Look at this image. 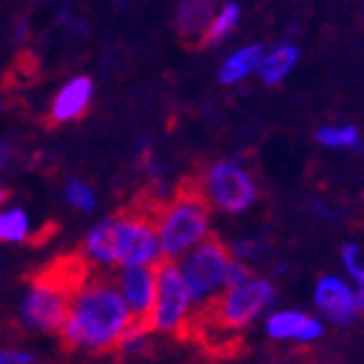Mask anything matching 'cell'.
I'll list each match as a JSON object with an SVG mask.
<instances>
[{"label":"cell","mask_w":364,"mask_h":364,"mask_svg":"<svg viewBox=\"0 0 364 364\" xmlns=\"http://www.w3.org/2000/svg\"><path fill=\"white\" fill-rule=\"evenodd\" d=\"M133 323L117 281L89 276L70 302L68 318L58 331L65 351L107 354L120 346L122 336Z\"/></svg>","instance_id":"cell-1"},{"label":"cell","mask_w":364,"mask_h":364,"mask_svg":"<svg viewBox=\"0 0 364 364\" xmlns=\"http://www.w3.org/2000/svg\"><path fill=\"white\" fill-rule=\"evenodd\" d=\"M208 235H211L208 200L196 188L180 190L175 200L156 213V237H159L161 258L180 260Z\"/></svg>","instance_id":"cell-2"},{"label":"cell","mask_w":364,"mask_h":364,"mask_svg":"<svg viewBox=\"0 0 364 364\" xmlns=\"http://www.w3.org/2000/svg\"><path fill=\"white\" fill-rule=\"evenodd\" d=\"M229 260H232L229 247L219 240H213L211 235L180 258L177 266L182 271V279H185V287H188L196 310H205L224 291Z\"/></svg>","instance_id":"cell-3"},{"label":"cell","mask_w":364,"mask_h":364,"mask_svg":"<svg viewBox=\"0 0 364 364\" xmlns=\"http://www.w3.org/2000/svg\"><path fill=\"white\" fill-rule=\"evenodd\" d=\"M156 213L149 208L120 211L112 221L114 266H156L161 260Z\"/></svg>","instance_id":"cell-4"},{"label":"cell","mask_w":364,"mask_h":364,"mask_svg":"<svg viewBox=\"0 0 364 364\" xmlns=\"http://www.w3.org/2000/svg\"><path fill=\"white\" fill-rule=\"evenodd\" d=\"M273 299H276V289L271 281L252 273L242 284L224 289L205 310L216 326L227 328V331H240V328L250 326L255 318H260L273 304Z\"/></svg>","instance_id":"cell-5"},{"label":"cell","mask_w":364,"mask_h":364,"mask_svg":"<svg viewBox=\"0 0 364 364\" xmlns=\"http://www.w3.org/2000/svg\"><path fill=\"white\" fill-rule=\"evenodd\" d=\"M156 296L149 315V331L156 333H182L193 318V299L185 287L177 260L161 258L156 263Z\"/></svg>","instance_id":"cell-6"},{"label":"cell","mask_w":364,"mask_h":364,"mask_svg":"<svg viewBox=\"0 0 364 364\" xmlns=\"http://www.w3.org/2000/svg\"><path fill=\"white\" fill-rule=\"evenodd\" d=\"M200 193L208 200V205L219 211L245 213L258 200V182L245 164L235 159H221L205 169Z\"/></svg>","instance_id":"cell-7"},{"label":"cell","mask_w":364,"mask_h":364,"mask_svg":"<svg viewBox=\"0 0 364 364\" xmlns=\"http://www.w3.org/2000/svg\"><path fill=\"white\" fill-rule=\"evenodd\" d=\"M73 296H76L73 289L63 287V284L47 279L37 271L29 281V294L23 302V320L39 331L58 333L68 318Z\"/></svg>","instance_id":"cell-8"},{"label":"cell","mask_w":364,"mask_h":364,"mask_svg":"<svg viewBox=\"0 0 364 364\" xmlns=\"http://www.w3.org/2000/svg\"><path fill=\"white\" fill-rule=\"evenodd\" d=\"M312 304L323 318H328V323L336 326H349L359 318L354 284L341 276H320L312 289Z\"/></svg>","instance_id":"cell-9"},{"label":"cell","mask_w":364,"mask_h":364,"mask_svg":"<svg viewBox=\"0 0 364 364\" xmlns=\"http://www.w3.org/2000/svg\"><path fill=\"white\" fill-rule=\"evenodd\" d=\"M117 287L120 294L128 304L133 323L149 328V315L154 307V296H156V268L154 266H122L117 276Z\"/></svg>","instance_id":"cell-10"},{"label":"cell","mask_w":364,"mask_h":364,"mask_svg":"<svg viewBox=\"0 0 364 364\" xmlns=\"http://www.w3.org/2000/svg\"><path fill=\"white\" fill-rule=\"evenodd\" d=\"M263 328H266V336L273 341L315 343L326 333L323 320L312 318L302 310H273L266 318Z\"/></svg>","instance_id":"cell-11"},{"label":"cell","mask_w":364,"mask_h":364,"mask_svg":"<svg viewBox=\"0 0 364 364\" xmlns=\"http://www.w3.org/2000/svg\"><path fill=\"white\" fill-rule=\"evenodd\" d=\"M296 63H299V47L294 42H279L271 50H263V58H260L255 73L266 86H279L281 81H287L291 76Z\"/></svg>","instance_id":"cell-12"},{"label":"cell","mask_w":364,"mask_h":364,"mask_svg":"<svg viewBox=\"0 0 364 364\" xmlns=\"http://www.w3.org/2000/svg\"><path fill=\"white\" fill-rule=\"evenodd\" d=\"M89 99H91V78L86 76L73 78L68 86H63V91L55 99L50 125H60V122H68L73 117H78L86 109Z\"/></svg>","instance_id":"cell-13"},{"label":"cell","mask_w":364,"mask_h":364,"mask_svg":"<svg viewBox=\"0 0 364 364\" xmlns=\"http://www.w3.org/2000/svg\"><path fill=\"white\" fill-rule=\"evenodd\" d=\"M219 0H180L177 6V29L185 39L200 42L203 31L208 29Z\"/></svg>","instance_id":"cell-14"},{"label":"cell","mask_w":364,"mask_h":364,"mask_svg":"<svg viewBox=\"0 0 364 364\" xmlns=\"http://www.w3.org/2000/svg\"><path fill=\"white\" fill-rule=\"evenodd\" d=\"M263 45H247L240 47L235 53L229 55L227 60L221 63L219 68V81L227 86H235L240 81H245L247 76H252L260 65V58H263Z\"/></svg>","instance_id":"cell-15"},{"label":"cell","mask_w":364,"mask_h":364,"mask_svg":"<svg viewBox=\"0 0 364 364\" xmlns=\"http://www.w3.org/2000/svg\"><path fill=\"white\" fill-rule=\"evenodd\" d=\"M315 141L326 149L336 151H359L362 149V133L357 125H346V122H331V125H320L315 130Z\"/></svg>","instance_id":"cell-16"},{"label":"cell","mask_w":364,"mask_h":364,"mask_svg":"<svg viewBox=\"0 0 364 364\" xmlns=\"http://www.w3.org/2000/svg\"><path fill=\"white\" fill-rule=\"evenodd\" d=\"M86 258L91 263H97L102 268H112L114 266V255H112V221L107 219L102 224L91 229L89 237H86L84 245Z\"/></svg>","instance_id":"cell-17"},{"label":"cell","mask_w":364,"mask_h":364,"mask_svg":"<svg viewBox=\"0 0 364 364\" xmlns=\"http://www.w3.org/2000/svg\"><path fill=\"white\" fill-rule=\"evenodd\" d=\"M240 16H242V11H240V6H237L235 0H229V3H224L221 8H216V14H213L211 23H208V29L203 31L200 42H203V45H216V42H224V39H227L229 34L237 29Z\"/></svg>","instance_id":"cell-18"},{"label":"cell","mask_w":364,"mask_h":364,"mask_svg":"<svg viewBox=\"0 0 364 364\" xmlns=\"http://www.w3.org/2000/svg\"><path fill=\"white\" fill-rule=\"evenodd\" d=\"M341 263H343L346 276H349V281L354 284L359 312H364V255H362V247H359L357 242L341 245Z\"/></svg>","instance_id":"cell-19"},{"label":"cell","mask_w":364,"mask_h":364,"mask_svg":"<svg viewBox=\"0 0 364 364\" xmlns=\"http://www.w3.org/2000/svg\"><path fill=\"white\" fill-rule=\"evenodd\" d=\"M0 240H8V242L26 240V213L18 208L0 213Z\"/></svg>","instance_id":"cell-20"},{"label":"cell","mask_w":364,"mask_h":364,"mask_svg":"<svg viewBox=\"0 0 364 364\" xmlns=\"http://www.w3.org/2000/svg\"><path fill=\"white\" fill-rule=\"evenodd\" d=\"M65 196H68V200L76 205L78 211H91V208H94V193H91V188L86 182H81V180L70 182L68 190H65Z\"/></svg>","instance_id":"cell-21"},{"label":"cell","mask_w":364,"mask_h":364,"mask_svg":"<svg viewBox=\"0 0 364 364\" xmlns=\"http://www.w3.org/2000/svg\"><path fill=\"white\" fill-rule=\"evenodd\" d=\"M229 252H232V258L242 260V263H252V260H258L260 255H263V245L252 242V240H245V242H237Z\"/></svg>","instance_id":"cell-22"},{"label":"cell","mask_w":364,"mask_h":364,"mask_svg":"<svg viewBox=\"0 0 364 364\" xmlns=\"http://www.w3.org/2000/svg\"><path fill=\"white\" fill-rule=\"evenodd\" d=\"M34 359L23 351H0V364H29Z\"/></svg>","instance_id":"cell-23"},{"label":"cell","mask_w":364,"mask_h":364,"mask_svg":"<svg viewBox=\"0 0 364 364\" xmlns=\"http://www.w3.org/2000/svg\"><path fill=\"white\" fill-rule=\"evenodd\" d=\"M8 161H11V149H8V146H0V169L6 167Z\"/></svg>","instance_id":"cell-24"},{"label":"cell","mask_w":364,"mask_h":364,"mask_svg":"<svg viewBox=\"0 0 364 364\" xmlns=\"http://www.w3.org/2000/svg\"><path fill=\"white\" fill-rule=\"evenodd\" d=\"M3 198H6V193H3V190H0V203H3Z\"/></svg>","instance_id":"cell-25"}]
</instances>
